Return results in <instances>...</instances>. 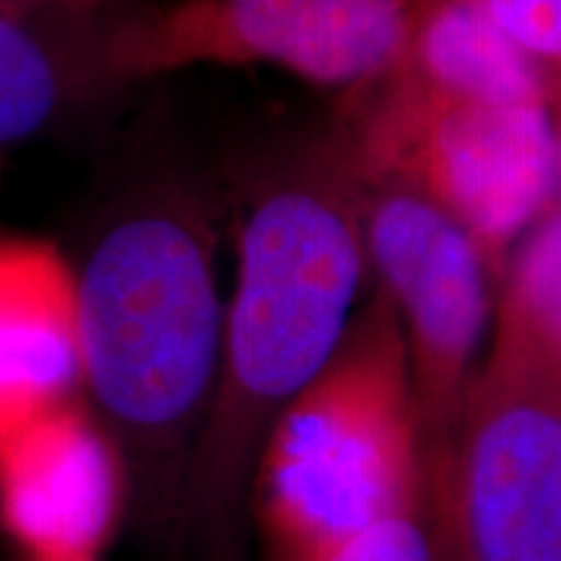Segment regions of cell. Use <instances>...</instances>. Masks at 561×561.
<instances>
[{"instance_id":"cell-1","label":"cell","mask_w":561,"mask_h":561,"mask_svg":"<svg viewBox=\"0 0 561 561\" xmlns=\"http://www.w3.org/2000/svg\"><path fill=\"white\" fill-rule=\"evenodd\" d=\"M229 180L234 286L224 305L216 390L182 494L214 549L273 421L333 359L371 280L362 174L333 121L273 138Z\"/></svg>"},{"instance_id":"cell-2","label":"cell","mask_w":561,"mask_h":561,"mask_svg":"<svg viewBox=\"0 0 561 561\" xmlns=\"http://www.w3.org/2000/svg\"><path fill=\"white\" fill-rule=\"evenodd\" d=\"M224 193L178 159L125 178L70 261L81 388L121 455L157 473L187 468L216 390L224 301Z\"/></svg>"},{"instance_id":"cell-3","label":"cell","mask_w":561,"mask_h":561,"mask_svg":"<svg viewBox=\"0 0 561 561\" xmlns=\"http://www.w3.org/2000/svg\"><path fill=\"white\" fill-rule=\"evenodd\" d=\"M250 483L276 561H314L426 496L409 348L380 286L273 421Z\"/></svg>"},{"instance_id":"cell-4","label":"cell","mask_w":561,"mask_h":561,"mask_svg":"<svg viewBox=\"0 0 561 561\" xmlns=\"http://www.w3.org/2000/svg\"><path fill=\"white\" fill-rule=\"evenodd\" d=\"M364 174L401 180L479 244L500 278L510 250L559 203V112L430 94L390 73L333 117Z\"/></svg>"},{"instance_id":"cell-5","label":"cell","mask_w":561,"mask_h":561,"mask_svg":"<svg viewBox=\"0 0 561 561\" xmlns=\"http://www.w3.org/2000/svg\"><path fill=\"white\" fill-rule=\"evenodd\" d=\"M424 0H170L115 5L110 89L193 66H273L346 100L396 73Z\"/></svg>"},{"instance_id":"cell-6","label":"cell","mask_w":561,"mask_h":561,"mask_svg":"<svg viewBox=\"0 0 561 561\" xmlns=\"http://www.w3.org/2000/svg\"><path fill=\"white\" fill-rule=\"evenodd\" d=\"M359 174L369 276L396 307L426 460H439L491 328L496 276L468 231L430 198L401 180Z\"/></svg>"},{"instance_id":"cell-7","label":"cell","mask_w":561,"mask_h":561,"mask_svg":"<svg viewBox=\"0 0 561 561\" xmlns=\"http://www.w3.org/2000/svg\"><path fill=\"white\" fill-rule=\"evenodd\" d=\"M426 471L442 561H561V385L476 371Z\"/></svg>"},{"instance_id":"cell-8","label":"cell","mask_w":561,"mask_h":561,"mask_svg":"<svg viewBox=\"0 0 561 561\" xmlns=\"http://www.w3.org/2000/svg\"><path fill=\"white\" fill-rule=\"evenodd\" d=\"M123 504V455L76 401L0 453V525L32 561H94Z\"/></svg>"},{"instance_id":"cell-9","label":"cell","mask_w":561,"mask_h":561,"mask_svg":"<svg viewBox=\"0 0 561 561\" xmlns=\"http://www.w3.org/2000/svg\"><path fill=\"white\" fill-rule=\"evenodd\" d=\"M81 388L73 271L53 242L0 240V453Z\"/></svg>"},{"instance_id":"cell-10","label":"cell","mask_w":561,"mask_h":561,"mask_svg":"<svg viewBox=\"0 0 561 561\" xmlns=\"http://www.w3.org/2000/svg\"><path fill=\"white\" fill-rule=\"evenodd\" d=\"M117 3H0V149L110 94L102 47Z\"/></svg>"},{"instance_id":"cell-11","label":"cell","mask_w":561,"mask_h":561,"mask_svg":"<svg viewBox=\"0 0 561 561\" xmlns=\"http://www.w3.org/2000/svg\"><path fill=\"white\" fill-rule=\"evenodd\" d=\"M398 73L445 100L559 107V76L517 47L481 0H424Z\"/></svg>"},{"instance_id":"cell-12","label":"cell","mask_w":561,"mask_h":561,"mask_svg":"<svg viewBox=\"0 0 561 561\" xmlns=\"http://www.w3.org/2000/svg\"><path fill=\"white\" fill-rule=\"evenodd\" d=\"M491 325L481 375L561 385V201L510 250L496 278Z\"/></svg>"},{"instance_id":"cell-13","label":"cell","mask_w":561,"mask_h":561,"mask_svg":"<svg viewBox=\"0 0 561 561\" xmlns=\"http://www.w3.org/2000/svg\"><path fill=\"white\" fill-rule=\"evenodd\" d=\"M314 561H442L430 491L413 510L356 533Z\"/></svg>"},{"instance_id":"cell-14","label":"cell","mask_w":561,"mask_h":561,"mask_svg":"<svg viewBox=\"0 0 561 561\" xmlns=\"http://www.w3.org/2000/svg\"><path fill=\"white\" fill-rule=\"evenodd\" d=\"M494 24L553 76L561 73V0H481Z\"/></svg>"},{"instance_id":"cell-15","label":"cell","mask_w":561,"mask_h":561,"mask_svg":"<svg viewBox=\"0 0 561 561\" xmlns=\"http://www.w3.org/2000/svg\"><path fill=\"white\" fill-rule=\"evenodd\" d=\"M0 3H30V0H0ZM81 3H107V0H81Z\"/></svg>"}]
</instances>
